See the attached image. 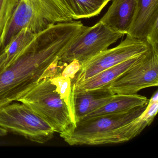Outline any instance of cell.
<instances>
[{
    "instance_id": "obj_5",
    "label": "cell",
    "mask_w": 158,
    "mask_h": 158,
    "mask_svg": "<svg viewBox=\"0 0 158 158\" xmlns=\"http://www.w3.org/2000/svg\"><path fill=\"white\" fill-rule=\"evenodd\" d=\"M0 127L40 144L51 139L55 133L47 121L22 102L0 106Z\"/></svg>"
},
{
    "instance_id": "obj_17",
    "label": "cell",
    "mask_w": 158,
    "mask_h": 158,
    "mask_svg": "<svg viewBox=\"0 0 158 158\" xmlns=\"http://www.w3.org/2000/svg\"><path fill=\"white\" fill-rule=\"evenodd\" d=\"M49 79L52 84L55 86L57 93L67 105L74 127L75 126L76 121L72 90L73 81L69 77L62 76L61 75Z\"/></svg>"
},
{
    "instance_id": "obj_8",
    "label": "cell",
    "mask_w": 158,
    "mask_h": 158,
    "mask_svg": "<svg viewBox=\"0 0 158 158\" xmlns=\"http://www.w3.org/2000/svg\"><path fill=\"white\" fill-rule=\"evenodd\" d=\"M158 85V53L151 48L146 57L109 85L114 94L134 95Z\"/></svg>"
},
{
    "instance_id": "obj_15",
    "label": "cell",
    "mask_w": 158,
    "mask_h": 158,
    "mask_svg": "<svg viewBox=\"0 0 158 158\" xmlns=\"http://www.w3.org/2000/svg\"><path fill=\"white\" fill-rule=\"evenodd\" d=\"M73 20L89 18L100 14L109 0H61Z\"/></svg>"
},
{
    "instance_id": "obj_10",
    "label": "cell",
    "mask_w": 158,
    "mask_h": 158,
    "mask_svg": "<svg viewBox=\"0 0 158 158\" xmlns=\"http://www.w3.org/2000/svg\"><path fill=\"white\" fill-rule=\"evenodd\" d=\"M158 22V0H137L132 23L126 35L145 40L152 26Z\"/></svg>"
},
{
    "instance_id": "obj_12",
    "label": "cell",
    "mask_w": 158,
    "mask_h": 158,
    "mask_svg": "<svg viewBox=\"0 0 158 158\" xmlns=\"http://www.w3.org/2000/svg\"><path fill=\"white\" fill-rule=\"evenodd\" d=\"M137 0H113L99 22L115 32L127 35L135 13Z\"/></svg>"
},
{
    "instance_id": "obj_23",
    "label": "cell",
    "mask_w": 158,
    "mask_h": 158,
    "mask_svg": "<svg viewBox=\"0 0 158 158\" xmlns=\"http://www.w3.org/2000/svg\"><path fill=\"white\" fill-rule=\"evenodd\" d=\"M109 1H111V0H109Z\"/></svg>"
},
{
    "instance_id": "obj_6",
    "label": "cell",
    "mask_w": 158,
    "mask_h": 158,
    "mask_svg": "<svg viewBox=\"0 0 158 158\" xmlns=\"http://www.w3.org/2000/svg\"><path fill=\"white\" fill-rule=\"evenodd\" d=\"M151 48L145 40L127 35L125 39L115 48L107 49L82 64L72 85H78L102 71L145 53Z\"/></svg>"
},
{
    "instance_id": "obj_14",
    "label": "cell",
    "mask_w": 158,
    "mask_h": 158,
    "mask_svg": "<svg viewBox=\"0 0 158 158\" xmlns=\"http://www.w3.org/2000/svg\"><path fill=\"white\" fill-rule=\"evenodd\" d=\"M148 101V99L146 97L137 94H114L109 102L89 114L80 121L102 115L128 111L137 107L146 105Z\"/></svg>"
},
{
    "instance_id": "obj_19",
    "label": "cell",
    "mask_w": 158,
    "mask_h": 158,
    "mask_svg": "<svg viewBox=\"0 0 158 158\" xmlns=\"http://www.w3.org/2000/svg\"><path fill=\"white\" fill-rule=\"evenodd\" d=\"M145 41L154 52L158 53V22L152 26L147 35Z\"/></svg>"
},
{
    "instance_id": "obj_18",
    "label": "cell",
    "mask_w": 158,
    "mask_h": 158,
    "mask_svg": "<svg viewBox=\"0 0 158 158\" xmlns=\"http://www.w3.org/2000/svg\"><path fill=\"white\" fill-rule=\"evenodd\" d=\"M20 0H0V44Z\"/></svg>"
},
{
    "instance_id": "obj_13",
    "label": "cell",
    "mask_w": 158,
    "mask_h": 158,
    "mask_svg": "<svg viewBox=\"0 0 158 158\" xmlns=\"http://www.w3.org/2000/svg\"><path fill=\"white\" fill-rule=\"evenodd\" d=\"M76 123L83 117L112 99L114 94L109 86L84 91H73Z\"/></svg>"
},
{
    "instance_id": "obj_21",
    "label": "cell",
    "mask_w": 158,
    "mask_h": 158,
    "mask_svg": "<svg viewBox=\"0 0 158 158\" xmlns=\"http://www.w3.org/2000/svg\"><path fill=\"white\" fill-rule=\"evenodd\" d=\"M6 59V52L4 51L0 54V72L4 69Z\"/></svg>"
},
{
    "instance_id": "obj_11",
    "label": "cell",
    "mask_w": 158,
    "mask_h": 158,
    "mask_svg": "<svg viewBox=\"0 0 158 158\" xmlns=\"http://www.w3.org/2000/svg\"><path fill=\"white\" fill-rule=\"evenodd\" d=\"M151 49V48L145 53L103 70L78 85H72V90L75 91H84L109 86L110 84L118 79L127 70L141 61Z\"/></svg>"
},
{
    "instance_id": "obj_4",
    "label": "cell",
    "mask_w": 158,
    "mask_h": 158,
    "mask_svg": "<svg viewBox=\"0 0 158 158\" xmlns=\"http://www.w3.org/2000/svg\"><path fill=\"white\" fill-rule=\"evenodd\" d=\"M18 102L26 104L60 134L73 127L67 105L49 78H44Z\"/></svg>"
},
{
    "instance_id": "obj_16",
    "label": "cell",
    "mask_w": 158,
    "mask_h": 158,
    "mask_svg": "<svg viewBox=\"0 0 158 158\" xmlns=\"http://www.w3.org/2000/svg\"><path fill=\"white\" fill-rule=\"evenodd\" d=\"M36 35V34L33 33L27 28L21 30L4 50L6 52L4 69L10 66L19 57L22 52L33 40Z\"/></svg>"
},
{
    "instance_id": "obj_7",
    "label": "cell",
    "mask_w": 158,
    "mask_h": 158,
    "mask_svg": "<svg viewBox=\"0 0 158 158\" xmlns=\"http://www.w3.org/2000/svg\"><path fill=\"white\" fill-rule=\"evenodd\" d=\"M123 35L111 30L99 21L93 26L87 27L74 40L61 56L60 61L68 64L77 60L82 64L108 49Z\"/></svg>"
},
{
    "instance_id": "obj_9",
    "label": "cell",
    "mask_w": 158,
    "mask_h": 158,
    "mask_svg": "<svg viewBox=\"0 0 158 158\" xmlns=\"http://www.w3.org/2000/svg\"><path fill=\"white\" fill-rule=\"evenodd\" d=\"M158 92H154L149 99L147 108L138 117L114 131L108 144L123 143L133 139L150 125L158 112Z\"/></svg>"
},
{
    "instance_id": "obj_20",
    "label": "cell",
    "mask_w": 158,
    "mask_h": 158,
    "mask_svg": "<svg viewBox=\"0 0 158 158\" xmlns=\"http://www.w3.org/2000/svg\"><path fill=\"white\" fill-rule=\"evenodd\" d=\"M81 66V64L78 61L74 60L65 65V67L61 73V76L69 77L73 81L77 73L80 70Z\"/></svg>"
},
{
    "instance_id": "obj_3",
    "label": "cell",
    "mask_w": 158,
    "mask_h": 158,
    "mask_svg": "<svg viewBox=\"0 0 158 158\" xmlns=\"http://www.w3.org/2000/svg\"><path fill=\"white\" fill-rule=\"evenodd\" d=\"M147 105L128 111L79 121L75 126L60 134V136L71 146L107 144L114 130L138 117L146 110Z\"/></svg>"
},
{
    "instance_id": "obj_1",
    "label": "cell",
    "mask_w": 158,
    "mask_h": 158,
    "mask_svg": "<svg viewBox=\"0 0 158 158\" xmlns=\"http://www.w3.org/2000/svg\"><path fill=\"white\" fill-rule=\"evenodd\" d=\"M86 27L81 21L52 25L37 33L19 57L0 72V105L24 96L44 78L74 40Z\"/></svg>"
},
{
    "instance_id": "obj_22",
    "label": "cell",
    "mask_w": 158,
    "mask_h": 158,
    "mask_svg": "<svg viewBox=\"0 0 158 158\" xmlns=\"http://www.w3.org/2000/svg\"><path fill=\"white\" fill-rule=\"evenodd\" d=\"M8 132V131L6 130V129L0 127V136H3L6 135Z\"/></svg>"
},
{
    "instance_id": "obj_2",
    "label": "cell",
    "mask_w": 158,
    "mask_h": 158,
    "mask_svg": "<svg viewBox=\"0 0 158 158\" xmlns=\"http://www.w3.org/2000/svg\"><path fill=\"white\" fill-rule=\"evenodd\" d=\"M61 0H20L0 44V54L24 28L41 32L55 24L73 21Z\"/></svg>"
}]
</instances>
